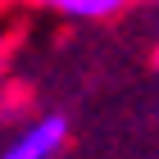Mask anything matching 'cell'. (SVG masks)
Segmentation results:
<instances>
[{
  "mask_svg": "<svg viewBox=\"0 0 159 159\" xmlns=\"http://www.w3.org/2000/svg\"><path fill=\"white\" fill-rule=\"evenodd\" d=\"M37 5L64 9V14H73V18H105V14H118L127 0H37Z\"/></svg>",
  "mask_w": 159,
  "mask_h": 159,
  "instance_id": "obj_2",
  "label": "cell"
},
{
  "mask_svg": "<svg viewBox=\"0 0 159 159\" xmlns=\"http://www.w3.org/2000/svg\"><path fill=\"white\" fill-rule=\"evenodd\" d=\"M64 136H68V123H64L59 114H50L46 123L27 127V132L18 136L9 150H5V159H50L55 150L64 146Z\"/></svg>",
  "mask_w": 159,
  "mask_h": 159,
  "instance_id": "obj_1",
  "label": "cell"
},
{
  "mask_svg": "<svg viewBox=\"0 0 159 159\" xmlns=\"http://www.w3.org/2000/svg\"><path fill=\"white\" fill-rule=\"evenodd\" d=\"M155 64H159V50H155Z\"/></svg>",
  "mask_w": 159,
  "mask_h": 159,
  "instance_id": "obj_3",
  "label": "cell"
}]
</instances>
